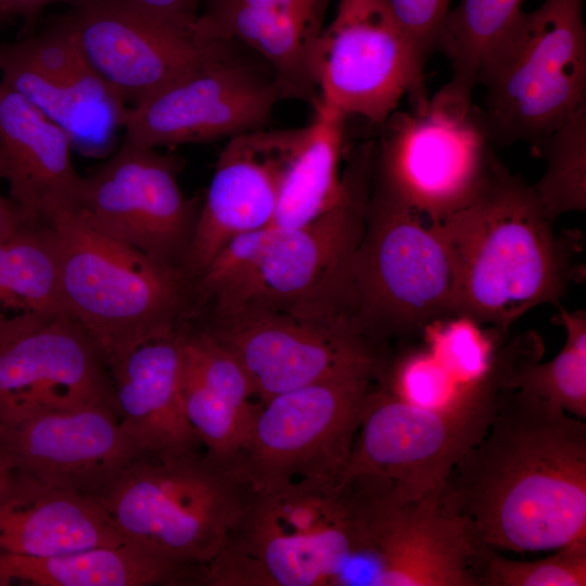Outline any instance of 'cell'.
I'll use <instances>...</instances> for the list:
<instances>
[{"mask_svg":"<svg viewBox=\"0 0 586 586\" xmlns=\"http://www.w3.org/2000/svg\"><path fill=\"white\" fill-rule=\"evenodd\" d=\"M142 13L177 30L192 34L204 0H124Z\"/></svg>","mask_w":586,"mask_h":586,"instance_id":"obj_36","label":"cell"},{"mask_svg":"<svg viewBox=\"0 0 586 586\" xmlns=\"http://www.w3.org/2000/svg\"><path fill=\"white\" fill-rule=\"evenodd\" d=\"M425 62L384 0H339L313 53L319 98L381 126L403 98H429Z\"/></svg>","mask_w":586,"mask_h":586,"instance_id":"obj_13","label":"cell"},{"mask_svg":"<svg viewBox=\"0 0 586 586\" xmlns=\"http://www.w3.org/2000/svg\"><path fill=\"white\" fill-rule=\"evenodd\" d=\"M252 495L240 469L194 451L136 459L93 498L128 542L207 566Z\"/></svg>","mask_w":586,"mask_h":586,"instance_id":"obj_9","label":"cell"},{"mask_svg":"<svg viewBox=\"0 0 586 586\" xmlns=\"http://www.w3.org/2000/svg\"><path fill=\"white\" fill-rule=\"evenodd\" d=\"M546 169L533 186L546 213L560 215L586 209V107L581 109L535 148Z\"/></svg>","mask_w":586,"mask_h":586,"instance_id":"obj_31","label":"cell"},{"mask_svg":"<svg viewBox=\"0 0 586 586\" xmlns=\"http://www.w3.org/2000/svg\"><path fill=\"white\" fill-rule=\"evenodd\" d=\"M523 2L460 0L449 11L440 50L451 64V89L472 95L484 62L523 12Z\"/></svg>","mask_w":586,"mask_h":586,"instance_id":"obj_29","label":"cell"},{"mask_svg":"<svg viewBox=\"0 0 586 586\" xmlns=\"http://www.w3.org/2000/svg\"><path fill=\"white\" fill-rule=\"evenodd\" d=\"M176 171L174 157L124 140L82 177L73 206L102 233L183 270L199 209L182 192Z\"/></svg>","mask_w":586,"mask_h":586,"instance_id":"obj_15","label":"cell"},{"mask_svg":"<svg viewBox=\"0 0 586 586\" xmlns=\"http://www.w3.org/2000/svg\"><path fill=\"white\" fill-rule=\"evenodd\" d=\"M67 133L0 81V158L10 200L23 222L75 205L82 177Z\"/></svg>","mask_w":586,"mask_h":586,"instance_id":"obj_23","label":"cell"},{"mask_svg":"<svg viewBox=\"0 0 586 586\" xmlns=\"http://www.w3.org/2000/svg\"><path fill=\"white\" fill-rule=\"evenodd\" d=\"M183 330L149 340L109 365L119 429L137 459L199 451L181 403Z\"/></svg>","mask_w":586,"mask_h":586,"instance_id":"obj_22","label":"cell"},{"mask_svg":"<svg viewBox=\"0 0 586 586\" xmlns=\"http://www.w3.org/2000/svg\"><path fill=\"white\" fill-rule=\"evenodd\" d=\"M241 362L260 404L327 380H381L390 360L346 322L246 310L215 318L205 329Z\"/></svg>","mask_w":586,"mask_h":586,"instance_id":"obj_14","label":"cell"},{"mask_svg":"<svg viewBox=\"0 0 586 586\" xmlns=\"http://www.w3.org/2000/svg\"><path fill=\"white\" fill-rule=\"evenodd\" d=\"M0 178H3V166H2L1 158H0Z\"/></svg>","mask_w":586,"mask_h":586,"instance_id":"obj_41","label":"cell"},{"mask_svg":"<svg viewBox=\"0 0 586 586\" xmlns=\"http://www.w3.org/2000/svg\"><path fill=\"white\" fill-rule=\"evenodd\" d=\"M281 98L272 75L235 53L128 106L125 140L157 149L230 139L265 128Z\"/></svg>","mask_w":586,"mask_h":586,"instance_id":"obj_17","label":"cell"},{"mask_svg":"<svg viewBox=\"0 0 586 586\" xmlns=\"http://www.w3.org/2000/svg\"><path fill=\"white\" fill-rule=\"evenodd\" d=\"M0 458L41 483L92 498L137 459L116 413L103 408L0 417Z\"/></svg>","mask_w":586,"mask_h":586,"instance_id":"obj_20","label":"cell"},{"mask_svg":"<svg viewBox=\"0 0 586 586\" xmlns=\"http://www.w3.org/2000/svg\"><path fill=\"white\" fill-rule=\"evenodd\" d=\"M323 16L289 11L203 4L193 36L206 42L241 43L269 66L282 98L319 99L313 53Z\"/></svg>","mask_w":586,"mask_h":586,"instance_id":"obj_25","label":"cell"},{"mask_svg":"<svg viewBox=\"0 0 586 586\" xmlns=\"http://www.w3.org/2000/svg\"><path fill=\"white\" fill-rule=\"evenodd\" d=\"M17 473L7 460L0 458V493L10 486Z\"/></svg>","mask_w":586,"mask_h":586,"instance_id":"obj_40","label":"cell"},{"mask_svg":"<svg viewBox=\"0 0 586 586\" xmlns=\"http://www.w3.org/2000/svg\"><path fill=\"white\" fill-rule=\"evenodd\" d=\"M59 254L60 296L107 367L136 346L179 330L193 282L91 226L74 207L50 212Z\"/></svg>","mask_w":586,"mask_h":586,"instance_id":"obj_4","label":"cell"},{"mask_svg":"<svg viewBox=\"0 0 586 586\" xmlns=\"http://www.w3.org/2000/svg\"><path fill=\"white\" fill-rule=\"evenodd\" d=\"M297 129L265 128L230 138L198 211L183 270L194 281L233 239L271 225Z\"/></svg>","mask_w":586,"mask_h":586,"instance_id":"obj_21","label":"cell"},{"mask_svg":"<svg viewBox=\"0 0 586 586\" xmlns=\"http://www.w3.org/2000/svg\"><path fill=\"white\" fill-rule=\"evenodd\" d=\"M344 488L357 550L337 585L476 586L473 564L481 544L443 506L440 492L397 501L374 486L349 483Z\"/></svg>","mask_w":586,"mask_h":586,"instance_id":"obj_12","label":"cell"},{"mask_svg":"<svg viewBox=\"0 0 586 586\" xmlns=\"http://www.w3.org/2000/svg\"><path fill=\"white\" fill-rule=\"evenodd\" d=\"M584 0L522 12L484 62L480 107L495 144L535 148L586 107Z\"/></svg>","mask_w":586,"mask_h":586,"instance_id":"obj_8","label":"cell"},{"mask_svg":"<svg viewBox=\"0 0 586 586\" xmlns=\"http://www.w3.org/2000/svg\"><path fill=\"white\" fill-rule=\"evenodd\" d=\"M453 0H384L426 63L440 49Z\"/></svg>","mask_w":586,"mask_h":586,"instance_id":"obj_35","label":"cell"},{"mask_svg":"<svg viewBox=\"0 0 586 586\" xmlns=\"http://www.w3.org/2000/svg\"><path fill=\"white\" fill-rule=\"evenodd\" d=\"M493 549H559L586 538V424L517 388L501 390L482 440L440 491Z\"/></svg>","mask_w":586,"mask_h":586,"instance_id":"obj_1","label":"cell"},{"mask_svg":"<svg viewBox=\"0 0 586 586\" xmlns=\"http://www.w3.org/2000/svg\"><path fill=\"white\" fill-rule=\"evenodd\" d=\"M381 127L374 180L431 224L475 201L501 164L481 109L447 84Z\"/></svg>","mask_w":586,"mask_h":586,"instance_id":"obj_10","label":"cell"},{"mask_svg":"<svg viewBox=\"0 0 586 586\" xmlns=\"http://www.w3.org/2000/svg\"><path fill=\"white\" fill-rule=\"evenodd\" d=\"M72 0H0V22L4 23L18 17L27 21L34 18L44 7L62 2L68 4Z\"/></svg>","mask_w":586,"mask_h":586,"instance_id":"obj_38","label":"cell"},{"mask_svg":"<svg viewBox=\"0 0 586 586\" xmlns=\"http://www.w3.org/2000/svg\"><path fill=\"white\" fill-rule=\"evenodd\" d=\"M552 222L533 186L500 164L475 201L433 224L455 260L457 315L507 333L532 308L559 305L584 267L577 238Z\"/></svg>","mask_w":586,"mask_h":586,"instance_id":"obj_3","label":"cell"},{"mask_svg":"<svg viewBox=\"0 0 586 586\" xmlns=\"http://www.w3.org/2000/svg\"><path fill=\"white\" fill-rule=\"evenodd\" d=\"M0 81L24 97L89 155L109 152L127 103L86 60L56 17L29 38L0 44Z\"/></svg>","mask_w":586,"mask_h":586,"instance_id":"obj_18","label":"cell"},{"mask_svg":"<svg viewBox=\"0 0 586 586\" xmlns=\"http://www.w3.org/2000/svg\"><path fill=\"white\" fill-rule=\"evenodd\" d=\"M206 572L131 542L41 557L0 550V586L205 585Z\"/></svg>","mask_w":586,"mask_h":586,"instance_id":"obj_26","label":"cell"},{"mask_svg":"<svg viewBox=\"0 0 586 586\" xmlns=\"http://www.w3.org/2000/svg\"><path fill=\"white\" fill-rule=\"evenodd\" d=\"M476 586H585L586 538H578L550 556L533 561L505 558L480 545L473 564Z\"/></svg>","mask_w":586,"mask_h":586,"instance_id":"obj_32","label":"cell"},{"mask_svg":"<svg viewBox=\"0 0 586 586\" xmlns=\"http://www.w3.org/2000/svg\"><path fill=\"white\" fill-rule=\"evenodd\" d=\"M374 149L346 169L343 199L297 227L269 225L230 241L194 282L215 318L246 310L346 321L349 265L365 227Z\"/></svg>","mask_w":586,"mask_h":586,"instance_id":"obj_2","label":"cell"},{"mask_svg":"<svg viewBox=\"0 0 586 586\" xmlns=\"http://www.w3.org/2000/svg\"><path fill=\"white\" fill-rule=\"evenodd\" d=\"M347 320L381 348L421 336L433 321L457 315V271L433 224L374 180L365 227L349 265Z\"/></svg>","mask_w":586,"mask_h":586,"instance_id":"obj_5","label":"cell"},{"mask_svg":"<svg viewBox=\"0 0 586 586\" xmlns=\"http://www.w3.org/2000/svg\"><path fill=\"white\" fill-rule=\"evenodd\" d=\"M380 383L395 397L428 409L448 406L464 385L426 347L407 348L390 360Z\"/></svg>","mask_w":586,"mask_h":586,"instance_id":"obj_34","label":"cell"},{"mask_svg":"<svg viewBox=\"0 0 586 586\" xmlns=\"http://www.w3.org/2000/svg\"><path fill=\"white\" fill-rule=\"evenodd\" d=\"M23 222L10 199L0 195V240L13 233Z\"/></svg>","mask_w":586,"mask_h":586,"instance_id":"obj_39","label":"cell"},{"mask_svg":"<svg viewBox=\"0 0 586 586\" xmlns=\"http://www.w3.org/2000/svg\"><path fill=\"white\" fill-rule=\"evenodd\" d=\"M517 366L515 354L499 348L484 377L464 383L440 409L408 404L379 382L337 487L354 481L379 484L397 501L438 493L458 460L485 435L496 397Z\"/></svg>","mask_w":586,"mask_h":586,"instance_id":"obj_6","label":"cell"},{"mask_svg":"<svg viewBox=\"0 0 586 586\" xmlns=\"http://www.w3.org/2000/svg\"><path fill=\"white\" fill-rule=\"evenodd\" d=\"M300 136L282 178L271 225L297 227L335 206L344 196L347 176L340 175L346 116L320 98Z\"/></svg>","mask_w":586,"mask_h":586,"instance_id":"obj_28","label":"cell"},{"mask_svg":"<svg viewBox=\"0 0 586 586\" xmlns=\"http://www.w3.org/2000/svg\"><path fill=\"white\" fill-rule=\"evenodd\" d=\"M87 408L116 413L109 367L72 317L61 315L0 345V417Z\"/></svg>","mask_w":586,"mask_h":586,"instance_id":"obj_19","label":"cell"},{"mask_svg":"<svg viewBox=\"0 0 586 586\" xmlns=\"http://www.w3.org/2000/svg\"><path fill=\"white\" fill-rule=\"evenodd\" d=\"M556 318L565 328L560 353L547 362L531 360L519 368L508 388H517L549 402L578 419L586 417V314L560 307Z\"/></svg>","mask_w":586,"mask_h":586,"instance_id":"obj_30","label":"cell"},{"mask_svg":"<svg viewBox=\"0 0 586 586\" xmlns=\"http://www.w3.org/2000/svg\"><path fill=\"white\" fill-rule=\"evenodd\" d=\"M378 381L327 380L260 404L240 461L251 493L301 481L337 485Z\"/></svg>","mask_w":586,"mask_h":586,"instance_id":"obj_11","label":"cell"},{"mask_svg":"<svg viewBox=\"0 0 586 586\" xmlns=\"http://www.w3.org/2000/svg\"><path fill=\"white\" fill-rule=\"evenodd\" d=\"M61 315L53 232L44 221L24 222L0 240V345Z\"/></svg>","mask_w":586,"mask_h":586,"instance_id":"obj_27","label":"cell"},{"mask_svg":"<svg viewBox=\"0 0 586 586\" xmlns=\"http://www.w3.org/2000/svg\"><path fill=\"white\" fill-rule=\"evenodd\" d=\"M58 18L93 69L131 105L235 54L234 42L198 40L124 0H72Z\"/></svg>","mask_w":586,"mask_h":586,"instance_id":"obj_16","label":"cell"},{"mask_svg":"<svg viewBox=\"0 0 586 586\" xmlns=\"http://www.w3.org/2000/svg\"><path fill=\"white\" fill-rule=\"evenodd\" d=\"M356 550L346 492L335 483L301 481L252 495L207 565L205 585H337Z\"/></svg>","mask_w":586,"mask_h":586,"instance_id":"obj_7","label":"cell"},{"mask_svg":"<svg viewBox=\"0 0 586 586\" xmlns=\"http://www.w3.org/2000/svg\"><path fill=\"white\" fill-rule=\"evenodd\" d=\"M128 542L92 497L17 473L0 493V550L52 556Z\"/></svg>","mask_w":586,"mask_h":586,"instance_id":"obj_24","label":"cell"},{"mask_svg":"<svg viewBox=\"0 0 586 586\" xmlns=\"http://www.w3.org/2000/svg\"><path fill=\"white\" fill-rule=\"evenodd\" d=\"M455 315L430 323L422 332L425 347L459 382H474L489 370L507 334Z\"/></svg>","mask_w":586,"mask_h":586,"instance_id":"obj_33","label":"cell"},{"mask_svg":"<svg viewBox=\"0 0 586 586\" xmlns=\"http://www.w3.org/2000/svg\"><path fill=\"white\" fill-rule=\"evenodd\" d=\"M332 0H204L203 4L245 7L323 16Z\"/></svg>","mask_w":586,"mask_h":586,"instance_id":"obj_37","label":"cell"}]
</instances>
